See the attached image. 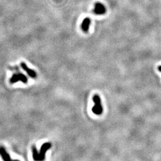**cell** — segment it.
Masks as SVG:
<instances>
[{"instance_id": "obj_1", "label": "cell", "mask_w": 161, "mask_h": 161, "mask_svg": "<svg viewBox=\"0 0 161 161\" xmlns=\"http://www.w3.org/2000/svg\"><path fill=\"white\" fill-rule=\"evenodd\" d=\"M94 106L92 108L93 112L97 115H100L103 113V107L101 106V99L99 95L96 94L93 97Z\"/></svg>"}, {"instance_id": "obj_2", "label": "cell", "mask_w": 161, "mask_h": 161, "mask_svg": "<svg viewBox=\"0 0 161 161\" xmlns=\"http://www.w3.org/2000/svg\"><path fill=\"white\" fill-rule=\"evenodd\" d=\"M17 82H21L24 84H27L28 83V79L26 75L21 74V73H18V74L13 75L10 79V83L11 84H15Z\"/></svg>"}, {"instance_id": "obj_3", "label": "cell", "mask_w": 161, "mask_h": 161, "mask_svg": "<svg viewBox=\"0 0 161 161\" xmlns=\"http://www.w3.org/2000/svg\"><path fill=\"white\" fill-rule=\"evenodd\" d=\"M52 148V143L50 142L44 143L42 144L39 152V159L40 160H44L45 159L46 152Z\"/></svg>"}, {"instance_id": "obj_4", "label": "cell", "mask_w": 161, "mask_h": 161, "mask_svg": "<svg viewBox=\"0 0 161 161\" xmlns=\"http://www.w3.org/2000/svg\"><path fill=\"white\" fill-rule=\"evenodd\" d=\"M93 11L94 14H97V15H103L106 12V7L102 3L97 2L94 4Z\"/></svg>"}, {"instance_id": "obj_5", "label": "cell", "mask_w": 161, "mask_h": 161, "mask_svg": "<svg viewBox=\"0 0 161 161\" xmlns=\"http://www.w3.org/2000/svg\"><path fill=\"white\" fill-rule=\"evenodd\" d=\"M20 66L27 73L28 75L31 78L35 79L36 78V76H37V74H36V72L34 70L29 68L25 62H21L20 63Z\"/></svg>"}, {"instance_id": "obj_6", "label": "cell", "mask_w": 161, "mask_h": 161, "mask_svg": "<svg viewBox=\"0 0 161 161\" xmlns=\"http://www.w3.org/2000/svg\"><path fill=\"white\" fill-rule=\"evenodd\" d=\"M0 155H1L2 159L4 160L9 161L11 160L10 155L9 154V153L7 152L5 148H4L3 146H0Z\"/></svg>"}, {"instance_id": "obj_7", "label": "cell", "mask_w": 161, "mask_h": 161, "mask_svg": "<svg viewBox=\"0 0 161 161\" xmlns=\"http://www.w3.org/2000/svg\"><path fill=\"white\" fill-rule=\"evenodd\" d=\"M91 23V19L89 17H86L85 18L83 22H82V25H81V29L82 30L85 32H87L89 30V27Z\"/></svg>"}, {"instance_id": "obj_8", "label": "cell", "mask_w": 161, "mask_h": 161, "mask_svg": "<svg viewBox=\"0 0 161 161\" xmlns=\"http://www.w3.org/2000/svg\"><path fill=\"white\" fill-rule=\"evenodd\" d=\"M32 157L34 160H40L39 159V152L36 149V147L34 145L32 147Z\"/></svg>"}, {"instance_id": "obj_9", "label": "cell", "mask_w": 161, "mask_h": 161, "mask_svg": "<svg viewBox=\"0 0 161 161\" xmlns=\"http://www.w3.org/2000/svg\"><path fill=\"white\" fill-rule=\"evenodd\" d=\"M158 70H159V71L161 72V65H160V66H158Z\"/></svg>"}]
</instances>
